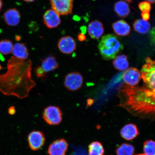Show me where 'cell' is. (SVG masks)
<instances>
[{
  "mask_svg": "<svg viewBox=\"0 0 155 155\" xmlns=\"http://www.w3.org/2000/svg\"><path fill=\"white\" fill-rule=\"evenodd\" d=\"M30 60L12 56L8 61L7 71L0 75V92L5 95L20 99L28 97L35 83L31 79Z\"/></svg>",
  "mask_w": 155,
  "mask_h": 155,
  "instance_id": "obj_1",
  "label": "cell"
},
{
  "mask_svg": "<svg viewBox=\"0 0 155 155\" xmlns=\"http://www.w3.org/2000/svg\"><path fill=\"white\" fill-rule=\"evenodd\" d=\"M98 48L101 54L105 60L113 59L123 49V46L117 36L108 34L103 36Z\"/></svg>",
  "mask_w": 155,
  "mask_h": 155,
  "instance_id": "obj_2",
  "label": "cell"
},
{
  "mask_svg": "<svg viewBox=\"0 0 155 155\" xmlns=\"http://www.w3.org/2000/svg\"><path fill=\"white\" fill-rule=\"evenodd\" d=\"M145 61V63L141 71V77L144 83L143 86L155 92V60L147 57Z\"/></svg>",
  "mask_w": 155,
  "mask_h": 155,
  "instance_id": "obj_3",
  "label": "cell"
},
{
  "mask_svg": "<svg viewBox=\"0 0 155 155\" xmlns=\"http://www.w3.org/2000/svg\"><path fill=\"white\" fill-rule=\"evenodd\" d=\"M42 116L44 120L50 125H58L62 120V112L59 107L55 106H50L45 108Z\"/></svg>",
  "mask_w": 155,
  "mask_h": 155,
  "instance_id": "obj_4",
  "label": "cell"
},
{
  "mask_svg": "<svg viewBox=\"0 0 155 155\" xmlns=\"http://www.w3.org/2000/svg\"><path fill=\"white\" fill-rule=\"evenodd\" d=\"M83 82V77L80 73L71 72L66 75L64 85L68 90L71 91L78 90L82 87Z\"/></svg>",
  "mask_w": 155,
  "mask_h": 155,
  "instance_id": "obj_5",
  "label": "cell"
},
{
  "mask_svg": "<svg viewBox=\"0 0 155 155\" xmlns=\"http://www.w3.org/2000/svg\"><path fill=\"white\" fill-rule=\"evenodd\" d=\"M52 9L60 15H68L72 12L73 0H50Z\"/></svg>",
  "mask_w": 155,
  "mask_h": 155,
  "instance_id": "obj_6",
  "label": "cell"
},
{
  "mask_svg": "<svg viewBox=\"0 0 155 155\" xmlns=\"http://www.w3.org/2000/svg\"><path fill=\"white\" fill-rule=\"evenodd\" d=\"M28 140L29 146L31 150L36 151L39 150L44 146L45 138L42 132L33 131L29 134Z\"/></svg>",
  "mask_w": 155,
  "mask_h": 155,
  "instance_id": "obj_7",
  "label": "cell"
},
{
  "mask_svg": "<svg viewBox=\"0 0 155 155\" xmlns=\"http://www.w3.org/2000/svg\"><path fill=\"white\" fill-rule=\"evenodd\" d=\"M58 47L62 53L68 55L75 51L77 44L73 38L70 36H65L60 39L58 42Z\"/></svg>",
  "mask_w": 155,
  "mask_h": 155,
  "instance_id": "obj_8",
  "label": "cell"
},
{
  "mask_svg": "<svg viewBox=\"0 0 155 155\" xmlns=\"http://www.w3.org/2000/svg\"><path fill=\"white\" fill-rule=\"evenodd\" d=\"M68 148V144L65 139H57L49 145L48 154L49 155H65Z\"/></svg>",
  "mask_w": 155,
  "mask_h": 155,
  "instance_id": "obj_9",
  "label": "cell"
},
{
  "mask_svg": "<svg viewBox=\"0 0 155 155\" xmlns=\"http://www.w3.org/2000/svg\"><path fill=\"white\" fill-rule=\"evenodd\" d=\"M123 80L128 86H135L138 84L141 78V73L137 68H130L123 73Z\"/></svg>",
  "mask_w": 155,
  "mask_h": 155,
  "instance_id": "obj_10",
  "label": "cell"
},
{
  "mask_svg": "<svg viewBox=\"0 0 155 155\" xmlns=\"http://www.w3.org/2000/svg\"><path fill=\"white\" fill-rule=\"evenodd\" d=\"M45 25L48 28H57L61 24L60 15L53 9L46 11L43 15Z\"/></svg>",
  "mask_w": 155,
  "mask_h": 155,
  "instance_id": "obj_11",
  "label": "cell"
},
{
  "mask_svg": "<svg viewBox=\"0 0 155 155\" xmlns=\"http://www.w3.org/2000/svg\"><path fill=\"white\" fill-rule=\"evenodd\" d=\"M3 19L8 25L11 26H16L20 22L21 15L15 8L7 10L3 15Z\"/></svg>",
  "mask_w": 155,
  "mask_h": 155,
  "instance_id": "obj_12",
  "label": "cell"
},
{
  "mask_svg": "<svg viewBox=\"0 0 155 155\" xmlns=\"http://www.w3.org/2000/svg\"><path fill=\"white\" fill-rule=\"evenodd\" d=\"M104 27L102 23L98 20L92 21L87 27V31L91 38L98 39L104 33Z\"/></svg>",
  "mask_w": 155,
  "mask_h": 155,
  "instance_id": "obj_13",
  "label": "cell"
},
{
  "mask_svg": "<svg viewBox=\"0 0 155 155\" xmlns=\"http://www.w3.org/2000/svg\"><path fill=\"white\" fill-rule=\"evenodd\" d=\"M139 134L136 125L128 124L122 128L120 131L121 137L125 140L130 141L136 137Z\"/></svg>",
  "mask_w": 155,
  "mask_h": 155,
  "instance_id": "obj_14",
  "label": "cell"
},
{
  "mask_svg": "<svg viewBox=\"0 0 155 155\" xmlns=\"http://www.w3.org/2000/svg\"><path fill=\"white\" fill-rule=\"evenodd\" d=\"M114 32L119 36H127L130 33L131 28L129 25L125 21H118L112 25Z\"/></svg>",
  "mask_w": 155,
  "mask_h": 155,
  "instance_id": "obj_15",
  "label": "cell"
},
{
  "mask_svg": "<svg viewBox=\"0 0 155 155\" xmlns=\"http://www.w3.org/2000/svg\"><path fill=\"white\" fill-rule=\"evenodd\" d=\"M40 66L46 73L51 72L57 69L59 64L53 56L50 55L42 60Z\"/></svg>",
  "mask_w": 155,
  "mask_h": 155,
  "instance_id": "obj_16",
  "label": "cell"
},
{
  "mask_svg": "<svg viewBox=\"0 0 155 155\" xmlns=\"http://www.w3.org/2000/svg\"><path fill=\"white\" fill-rule=\"evenodd\" d=\"M12 53L14 57L21 59L26 60L29 57L28 48L22 43H16L13 45Z\"/></svg>",
  "mask_w": 155,
  "mask_h": 155,
  "instance_id": "obj_17",
  "label": "cell"
},
{
  "mask_svg": "<svg viewBox=\"0 0 155 155\" xmlns=\"http://www.w3.org/2000/svg\"><path fill=\"white\" fill-rule=\"evenodd\" d=\"M114 59L113 65L117 70L125 71L128 67L129 63L127 56L125 55L117 56Z\"/></svg>",
  "mask_w": 155,
  "mask_h": 155,
  "instance_id": "obj_18",
  "label": "cell"
},
{
  "mask_svg": "<svg viewBox=\"0 0 155 155\" xmlns=\"http://www.w3.org/2000/svg\"><path fill=\"white\" fill-rule=\"evenodd\" d=\"M133 28L135 31L144 34L150 31L151 25L148 21L142 19H139L135 21L133 24Z\"/></svg>",
  "mask_w": 155,
  "mask_h": 155,
  "instance_id": "obj_19",
  "label": "cell"
},
{
  "mask_svg": "<svg viewBox=\"0 0 155 155\" xmlns=\"http://www.w3.org/2000/svg\"><path fill=\"white\" fill-rule=\"evenodd\" d=\"M115 12L120 17L125 18L130 12L129 6L126 2L121 1L116 3L114 6Z\"/></svg>",
  "mask_w": 155,
  "mask_h": 155,
  "instance_id": "obj_20",
  "label": "cell"
},
{
  "mask_svg": "<svg viewBox=\"0 0 155 155\" xmlns=\"http://www.w3.org/2000/svg\"><path fill=\"white\" fill-rule=\"evenodd\" d=\"M104 152L103 146L99 141H93L89 145V155H104Z\"/></svg>",
  "mask_w": 155,
  "mask_h": 155,
  "instance_id": "obj_21",
  "label": "cell"
},
{
  "mask_svg": "<svg viewBox=\"0 0 155 155\" xmlns=\"http://www.w3.org/2000/svg\"><path fill=\"white\" fill-rule=\"evenodd\" d=\"M134 153V147L128 143H123L118 147L116 150L117 155H133Z\"/></svg>",
  "mask_w": 155,
  "mask_h": 155,
  "instance_id": "obj_22",
  "label": "cell"
},
{
  "mask_svg": "<svg viewBox=\"0 0 155 155\" xmlns=\"http://www.w3.org/2000/svg\"><path fill=\"white\" fill-rule=\"evenodd\" d=\"M13 45L10 40L4 39L0 41V53L7 55L12 53Z\"/></svg>",
  "mask_w": 155,
  "mask_h": 155,
  "instance_id": "obj_23",
  "label": "cell"
},
{
  "mask_svg": "<svg viewBox=\"0 0 155 155\" xmlns=\"http://www.w3.org/2000/svg\"><path fill=\"white\" fill-rule=\"evenodd\" d=\"M143 151L146 155H155V141L147 140L143 144Z\"/></svg>",
  "mask_w": 155,
  "mask_h": 155,
  "instance_id": "obj_24",
  "label": "cell"
},
{
  "mask_svg": "<svg viewBox=\"0 0 155 155\" xmlns=\"http://www.w3.org/2000/svg\"><path fill=\"white\" fill-rule=\"evenodd\" d=\"M34 72L35 75L38 78L43 79L47 77V73L45 72L40 65L38 66L35 68Z\"/></svg>",
  "mask_w": 155,
  "mask_h": 155,
  "instance_id": "obj_25",
  "label": "cell"
},
{
  "mask_svg": "<svg viewBox=\"0 0 155 155\" xmlns=\"http://www.w3.org/2000/svg\"><path fill=\"white\" fill-rule=\"evenodd\" d=\"M139 8L142 12H150L151 9L150 3L148 2H142L139 3Z\"/></svg>",
  "mask_w": 155,
  "mask_h": 155,
  "instance_id": "obj_26",
  "label": "cell"
},
{
  "mask_svg": "<svg viewBox=\"0 0 155 155\" xmlns=\"http://www.w3.org/2000/svg\"><path fill=\"white\" fill-rule=\"evenodd\" d=\"M151 43L155 46V27L153 28L149 32Z\"/></svg>",
  "mask_w": 155,
  "mask_h": 155,
  "instance_id": "obj_27",
  "label": "cell"
},
{
  "mask_svg": "<svg viewBox=\"0 0 155 155\" xmlns=\"http://www.w3.org/2000/svg\"><path fill=\"white\" fill-rule=\"evenodd\" d=\"M143 19L145 21H148L150 19V12H144L141 13Z\"/></svg>",
  "mask_w": 155,
  "mask_h": 155,
  "instance_id": "obj_28",
  "label": "cell"
},
{
  "mask_svg": "<svg viewBox=\"0 0 155 155\" xmlns=\"http://www.w3.org/2000/svg\"><path fill=\"white\" fill-rule=\"evenodd\" d=\"M8 113L9 115H13L16 113V110L14 106H11L8 109Z\"/></svg>",
  "mask_w": 155,
  "mask_h": 155,
  "instance_id": "obj_29",
  "label": "cell"
},
{
  "mask_svg": "<svg viewBox=\"0 0 155 155\" xmlns=\"http://www.w3.org/2000/svg\"><path fill=\"white\" fill-rule=\"evenodd\" d=\"M78 39L80 41H83L86 40V36L83 33H80L78 35Z\"/></svg>",
  "mask_w": 155,
  "mask_h": 155,
  "instance_id": "obj_30",
  "label": "cell"
},
{
  "mask_svg": "<svg viewBox=\"0 0 155 155\" xmlns=\"http://www.w3.org/2000/svg\"><path fill=\"white\" fill-rule=\"evenodd\" d=\"M0 61H5V58H4L3 55L1 53H0Z\"/></svg>",
  "mask_w": 155,
  "mask_h": 155,
  "instance_id": "obj_31",
  "label": "cell"
},
{
  "mask_svg": "<svg viewBox=\"0 0 155 155\" xmlns=\"http://www.w3.org/2000/svg\"><path fill=\"white\" fill-rule=\"evenodd\" d=\"M3 5V3L2 0H0V11H1Z\"/></svg>",
  "mask_w": 155,
  "mask_h": 155,
  "instance_id": "obj_32",
  "label": "cell"
},
{
  "mask_svg": "<svg viewBox=\"0 0 155 155\" xmlns=\"http://www.w3.org/2000/svg\"><path fill=\"white\" fill-rule=\"evenodd\" d=\"M145 1L151 3H155V0H145Z\"/></svg>",
  "mask_w": 155,
  "mask_h": 155,
  "instance_id": "obj_33",
  "label": "cell"
},
{
  "mask_svg": "<svg viewBox=\"0 0 155 155\" xmlns=\"http://www.w3.org/2000/svg\"><path fill=\"white\" fill-rule=\"evenodd\" d=\"M25 2H32L35 1V0H23Z\"/></svg>",
  "mask_w": 155,
  "mask_h": 155,
  "instance_id": "obj_34",
  "label": "cell"
},
{
  "mask_svg": "<svg viewBox=\"0 0 155 155\" xmlns=\"http://www.w3.org/2000/svg\"><path fill=\"white\" fill-rule=\"evenodd\" d=\"M125 1H127L129 3H131L132 1V0H125Z\"/></svg>",
  "mask_w": 155,
  "mask_h": 155,
  "instance_id": "obj_35",
  "label": "cell"
},
{
  "mask_svg": "<svg viewBox=\"0 0 155 155\" xmlns=\"http://www.w3.org/2000/svg\"><path fill=\"white\" fill-rule=\"evenodd\" d=\"M16 40H18V39H19V40L20 39V37H18V36H17L16 37Z\"/></svg>",
  "mask_w": 155,
  "mask_h": 155,
  "instance_id": "obj_36",
  "label": "cell"
},
{
  "mask_svg": "<svg viewBox=\"0 0 155 155\" xmlns=\"http://www.w3.org/2000/svg\"><path fill=\"white\" fill-rule=\"evenodd\" d=\"M2 69V68L1 65H0V71H1Z\"/></svg>",
  "mask_w": 155,
  "mask_h": 155,
  "instance_id": "obj_37",
  "label": "cell"
},
{
  "mask_svg": "<svg viewBox=\"0 0 155 155\" xmlns=\"http://www.w3.org/2000/svg\"><path fill=\"white\" fill-rule=\"evenodd\" d=\"M136 155H146L144 154H137Z\"/></svg>",
  "mask_w": 155,
  "mask_h": 155,
  "instance_id": "obj_38",
  "label": "cell"
}]
</instances>
